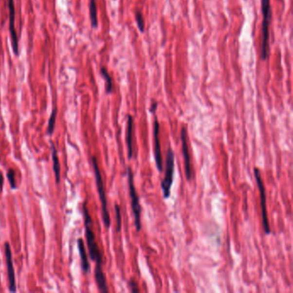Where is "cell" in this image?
<instances>
[{"label": "cell", "mask_w": 293, "mask_h": 293, "mask_svg": "<svg viewBox=\"0 0 293 293\" xmlns=\"http://www.w3.org/2000/svg\"><path fill=\"white\" fill-rule=\"evenodd\" d=\"M135 20L137 22V25L139 27V30L141 32L145 31V20H144L143 15L140 11H137L135 12Z\"/></svg>", "instance_id": "obj_19"}, {"label": "cell", "mask_w": 293, "mask_h": 293, "mask_svg": "<svg viewBox=\"0 0 293 293\" xmlns=\"http://www.w3.org/2000/svg\"><path fill=\"white\" fill-rule=\"evenodd\" d=\"M153 136H154V153L156 166L159 172L163 171V155H162L161 144L159 139V122L157 117L155 118L153 126Z\"/></svg>", "instance_id": "obj_10"}, {"label": "cell", "mask_w": 293, "mask_h": 293, "mask_svg": "<svg viewBox=\"0 0 293 293\" xmlns=\"http://www.w3.org/2000/svg\"><path fill=\"white\" fill-rule=\"evenodd\" d=\"M77 249H78V251H79V256H80L82 271L84 272L85 274H87L90 271V269H91V265H90V262H89L84 239L81 238L77 239Z\"/></svg>", "instance_id": "obj_12"}, {"label": "cell", "mask_w": 293, "mask_h": 293, "mask_svg": "<svg viewBox=\"0 0 293 293\" xmlns=\"http://www.w3.org/2000/svg\"><path fill=\"white\" fill-rule=\"evenodd\" d=\"M157 108H158V103L157 102H153L150 108V113H154L156 110H157Z\"/></svg>", "instance_id": "obj_23"}, {"label": "cell", "mask_w": 293, "mask_h": 293, "mask_svg": "<svg viewBox=\"0 0 293 293\" xmlns=\"http://www.w3.org/2000/svg\"><path fill=\"white\" fill-rule=\"evenodd\" d=\"M7 178L9 183H10V186L11 188L16 189L18 186H17V181H16V172L15 170L13 169H9L7 171Z\"/></svg>", "instance_id": "obj_18"}, {"label": "cell", "mask_w": 293, "mask_h": 293, "mask_svg": "<svg viewBox=\"0 0 293 293\" xmlns=\"http://www.w3.org/2000/svg\"><path fill=\"white\" fill-rule=\"evenodd\" d=\"M114 209H115V217H116V232H120L121 231V207L118 204H115Z\"/></svg>", "instance_id": "obj_20"}, {"label": "cell", "mask_w": 293, "mask_h": 293, "mask_svg": "<svg viewBox=\"0 0 293 293\" xmlns=\"http://www.w3.org/2000/svg\"><path fill=\"white\" fill-rule=\"evenodd\" d=\"M175 153L172 149L169 147L167 150L166 156V166H165V177L161 182V188L163 195L165 200L169 198L171 194V187L174 182L175 175Z\"/></svg>", "instance_id": "obj_4"}, {"label": "cell", "mask_w": 293, "mask_h": 293, "mask_svg": "<svg viewBox=\"0 0 293 293\" xmlns=\"http://www.w3.org/2000/svg\"><path fill=\"white\" fill-rule=\"evenodd\" d=\"M181 140H182V149L183 154L184 167H185V175L187 181L192 179V167L190 163V152L187 144V132L186 128H183L181 130Z\"/></svg>", "instance_id": "obj_9"}, {"label": "cell", "mask_w": 293, "mask_h": 293, "mask_svg": "<svg viewBox=\"0 0 293 293\" xmlns=\"http://www.w3.org/2000/svg\"><path fill=\"white\" fill-rule=\"evenodd\" d=\"M101 74L103 76V78L106 81V92L108 94L112 93L114 91V85H113V80L112 77H110V74L108 73L105 67L101 68Z\"/></svg>", "instance_id": "obj_17"}, {"label": "cell", "mask_w": 293, "mask_h": 293, "mask_svg": "<svg viewBox=\"0 0 293 293\" xmlns=\"http://www.w3.org/2000/svg\"><path fill=\"white\" fill-rule=\"evenodd\" d=\"M128 176L129 195L131 197V205H132V213L134 216V224H135L136 231H140L142 228L141 224V205L139 204V195L136 191L134 185V177L133 173L130 167H128Z\"/></svg>", "instance_id": "obj_5"}, {"label": "cell", "mask_w": 293, "mask_h": 293, "mask_svg": "<svg viewBox=\"0 0 293 293\" xmlns=\"http://www.w3.org/2000/svg\"><path fill=\"white\" fill-rule=\"evenodd\" d=\"M128 287L130 291L132 293H139V289L138 286H137V283L135 282L134 279H130L128 281Z\"/></svg>", "instance_id": "obj_21"}, {"label": "cell", "mask_w": 293, "mask_h": 293, "mask_svg": "<svg viewBox=\"0 0 293 293\" xmlns=\"http://www.w3.org/2000/svg\"><path fill=\"white\" fill-rule=\"evenodd\" d=\"M57 113H58V108H57V106L54 107V109L52 110L51 115H50L49 120H48V129H47L48 135H52L55 132Z\"/></svg>", "instance_id": "obj_16"}, {"label": "cell", "mask_w": 293, "mask_h": 293, "mask_svg": "<svg viewBox=\"0 0 293 293\" xmlns=\"http://www.w3.org/2000/svg\"><path fill=\"white\" fill-rule=\"evenodd\" d=\"M92 163L93 169H94V174H95V183H96V187H97V192L99 194L101 205H102V216H103V223H104L105 227L110 228L111 220H110V213H109V210H108V201H107L105 187H104V183H103V176L101 174L99 165H98L96 158L94 156L92 158Z\"/></svg>", "instance_id": "obj_2"}, {"label": "cell", "mask_w": 293, "mask_h": 293, "mask_svg": "<svg viewBox=\"0 0 293 293\" xmlns=\"http://www.w3.org/2000/svg\"><path fill=\"white\" fill-rule=\"evenodd\" d=\"M90 18H91L92 28L95 29L98 26L97 8H96L95 0H90Z\"/></svg>", "instance_id": "obj_15"}, {"label": "cell", "mask_w": 293, "mask_h": 293, "mask_svg": "<svg viewBox=\"0 0 293 293\" xmlns=\"http://www.w3.org/2000/svg\"><path fill=\"white\" fill-rule=\"evenodd\" d=\"M50 144H51L52 159H53V168L55 171V181L56 183L59 184L60 182V164H59V156L54 142H50Z\"/></svg>", "instance_id": "obj_14"}, {"label": "cell", "mask_w": 293, "mask_h": 293, "mask_svg": "<svg viewBox=\"0 0 293 293\" xmlns=\"http://www.w3.org/2000/svg\"><path fill=\"white\" fill-rule=\"evenodd\" d=\"M82 207H83V215H84V222H85V238L88 246L91 259L93 261H95V264L103 265V254L95 241V233L92 229V219L91 214L89 213L86 202L83 203Z\"/></svg>", "instance_id": "obj_1"}, {"label": "cell", "mask_w": 293, "mask_h": 293, "mask_svg": "<svg viewBox=\"0 0 293 293\" xmlns=\"http://www.w3.org/2000/svg\"><path fill=\"white\" fill-rule=\"evenodd\" d=\"M255 177L256 180L257 185L259 187L260 192V207H261V214H262V223H263L264 231L267 235L271 233V228L268 222V213H267V196H266V189L264 186L263 182L260 176V169L255 168L254 170Z\"/></svg>", "instance_id": "obj_6"}, {"label": "cell", "mask_w": 293, "mask_h": 293, "mask_svg": "<svg viewBox=\"0 0 293 293\" xmlns=\"http://www.w3.org/2000/svg\"><path fill=\"white\" fill-rule=\"evenodd\" d=\"M4 255H5L6 266H7L9 291L11 293H16L17 292V282H16L15 269H14V266H13L11 245L8 242H5V243H4Z\"/></svg>", "instance_id": "obj_8"}, {"label": "cell", "mask_w": 293, "mask_h": 293, "mask_svg": "<svg viewBox=\"0 0 293 293\" xmlns=\"http://www.w3.org/2000/svg\"><path fill=\"white\" fill-rule=\"evenodd\" d=\"M8 9H9V27H10V34H11V46L13 49V53L15 55H19L18 37L16 31L15 19L16 10L14 0H7Z\"/></svg>", "instance_id": "obj_7"}, {"label": "cell", "mask_w": 293, "mask_h": 293, "mask_svg": "<svg viewBox=\"0 0 293 293\" xmlns=\"http://www.w3.org/2000/svg\"><path fill=\"white\" fill-rule=\"evenodd\" d=\"M94 275H95V282L97 284V287H98L100 292L103 293H109L106 276H105V274L103 272L102 264H95Z\"/></svg>", "instance_id": "obj_11"}, {"label": "cell", "mask_w": 293, "mask_h": 293, "mask_svg": "<svg viewBox=\"0 0 293 293\" xmlns=\"http://www.w3.org/2000/svg\"><path fill=\"white\" fill-rule=\"evenodd\" d=\"M132 132H133V118L129 114L128 116V125H127V131H126V143L128 146V158L131 159L133 156V149H132Z\"/></svg>", "instance_id": "obj_13"}, {"label": "cell", "mask_w": 293, "mask_h": 293, "mask_svg": "<svg viewBox=\"0 0 293 293\" xmlns=\"http://www.w3.org/2000/svg\"><path fill=\"white\" fill-rule=\"evenodd\" d=\"M4 178L3 174L0 172V192H2L3 190V187H4Z\"/></svg>", "instance_id": "obj_22"}, {"label": "cell", "mask_w": 293, "mask_h": 293, "mask_svg": "<svg viewBox=\"0 0 293 293\" xmlns=\"http://www.w3.org/2000/svg\"><path fill=\"white\" fill-rule=\"evenodd\" d=\"M261 11L263 15L262 21V49H261V59H268L269 55V26L271 23L272 10L270 6V0H261Z\"/></svg>", "instance_id": "obj_3"}]
</instances>
